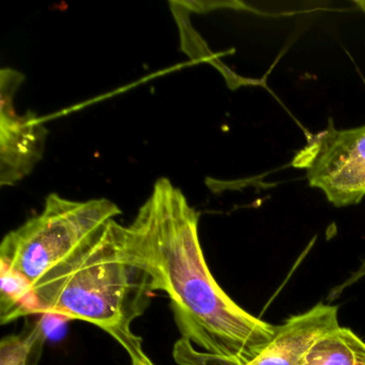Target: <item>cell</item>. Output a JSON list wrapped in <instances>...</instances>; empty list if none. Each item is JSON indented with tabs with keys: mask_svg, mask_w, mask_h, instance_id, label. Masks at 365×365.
<instances>
[{
	"mask_svg": "<svg viewBox=\"0 0 365 365\" xmlns=\"http://www.w3.org/2000/svg\"><path fill=\"white\" fill-rule=\"evenodd\" d=\"M339 324V307L320 302L277 326L273 339L245 365H299L312 346Z\"/></svg>",
	"mask_w": 365,
	"mask_h": 365,
	"instance_id": "cell-6",
	"label": "cell"
},
{
	"mask_svg": "<svg viewBox=\"0 0 365 365\" xmlns=\"http://www.w3.org/2000/svg\"><path fill=\"white\" fill-rule=\"evenodd\" d=\"M36 292L42 315L95 324L127 351L132 365H155L132 331L150 304L153 282L125 251L115 220L69 268Z\"/></svg>",
	"mask_w": 365,
	"mask_h": 365,
	"instance_id": "cell-2",
	"label": "cell"
},
{
	"mask_svg": "<svg viewBox=\"0 0 365 365\" xmlns=\"http://www.w3.org/2000/svg\"><path fill=\"white\" fill-rule=\"evenodd\" d=\"M354 4L365 14V0H354Z\"/></svg>",
	"mask_w": 365,
	"mask_h": 365,
	"instance_id": "cell-11",
	"label": "cell"
},
{
	"mask_svg": "<svg viewBox=\"0 0 365 365\" xmlns=\"http://www.w3.org/2000/svg\"><path fill=\"white\" fill-rule=\"evenodd\" d=\"M43 322H38L29 333L4 337L0 343V365H38L48 337Z\"/></svg>",
	"mask_w": 365,
	"mask_h": 365,
	"instance_id": "cell-9",
	"label": "cell"
},
{
	"mask_svg": "<svg viewBox=\"0 0 365 365\" xmlns=\"http://www.w3.org/2000/svg\"><path fill=\"white\" fill-rule=\"evenodd\" d=\"M365 277V259L363 260L362 264H361V266L359 267L358 269H356L354 272L351 273V275H350L348 279H346L345 281L343 282V283L339 284V285L335 286L334 288H333L332 290H331L330 294H329V296L327 297V300L330 301V302H332V301L336 300L337 298H339V296H341V294H343L344 292H345L347 288L351 287L354 284L358 283L360 279H364Z\"/></svg>",
	"mask_w": 365,
	"mask_h": 365,
	"instance_id": "cell-10",
	"label": "cell"
},
{
	"mask_svg": "<svg viewBox=\"0 0 365 365\" xmlns=\"http://www.w3.org/2000/svg\"><path fill=\"white\" fill-rule=\"evenodd\" d=\"M25 76L14 69L0 72V183L14 185L42 159L48 131L36 113H16L14 98Z\"/></svg>",
	"mask_w": 365,
	"mask_h": 365,
	"instance_id": "cell-5",
	"label": "cell"
},
{
	"mask_svg": "<svg viewBox=\"0 0 365 365\" xmlns=\"http://www.w3.org/2000/svg\"><path fill=\"white\" fill-rule=\"evenodd\" d=\"M299 365H365V341L351 329L337 327L318 339Z\"/></svg>",
	"mask_w": 365,
	"mask_h": 365,
	"instance_id": "cell-7",
	"label": "cell"
},
{
	"mask_svg": "<svg viewBox=\"0 0 365 365\" xmlns=\"http://www.w3.org/2000/svg\"><path fill=\"white\" fill-rule=\"evenodd\" d=\"M307 144L289 165L305 170L309 187L320 190L336 208L365 197V125L336 129L332 118L317 133L305 131Z\"/></svg>",
	"mask_w": 365,
	"mask_h": 365,
	"instance_id": "cell-4",
	"label": "cell"
},
{
	"mask_svg": "<svg viewBox=\"0 0 365 365\" xmlns=\"http://www.w3.org/2000/svg\"><path fill=\"white\" fill-rule=\"evenodd\" d=\"M0 322L10 324L26 316L41 314L42 305L34 286L20 273L0 262Z\"/></svg>",
	"mask_w": 365,
	"mask_h": 365,
	"instance_id": "cell-8",
	"label": "cell"
},
{
	"mask_svg": "<svg viewBox=\"0 0 365 365\" xmlns=\"http://www.w3.org/2000/svg\"><path fill=\"white\" fill-rule=\"evenodd\" d=\"M200 213L168 179L129 226L120 225L123 247L150 275L155 292L170 301L181 339L179 365H245L273 339L277 326L243 309L211 273L198 235Z\"/></svg>",
	"mask_w": 365,
	"mask_h": 365,
	"instance_id": "cell-1",
	"label": "cell"
},
{
	"mask_svg": "<svg viewBox=\"0 0 365 365\" xmlns=\"http://www.w3.org/2000/svg\"><path fill=\"white\" fill-rule=\"evenodd\" d=\"M120 213L106 198L73 202L51 194L39 215L6 235L0 262L37 290L69 268Z\"/></svg>",
	"mask_w": 365,
	"mask_h": 365,
	"instance_id": "cell-3",
	"label": "cell"
}]
</instances>
